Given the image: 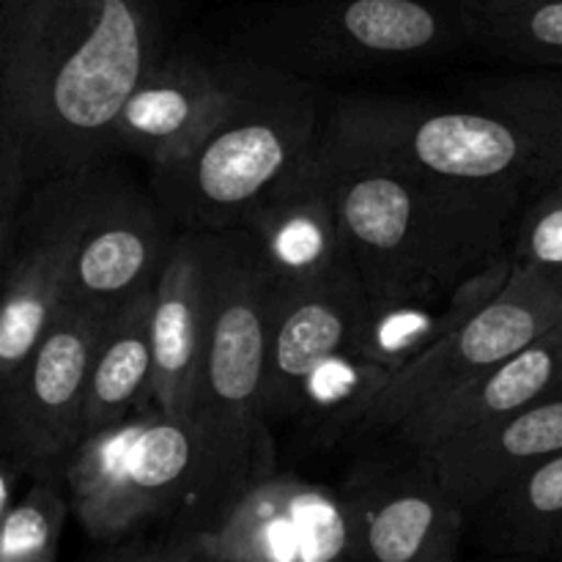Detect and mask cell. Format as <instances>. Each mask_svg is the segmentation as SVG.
<instances>
[{
    "instance_id": "cell-1",
    "label": "cell",
    "mask_w": 562,
    "mask_h": 562,
    "mask_svg": "<svg viewBox=\"0 0 562 562\" xmlns=\"http://www.w3.org/2000/svg\"><path fill=\"white\" fill-rule=\"evenodd\" d=\"M168 49L162 0H0V140L27 187L110 162L121 108Z\"/></svg>"
},
{
    "instance_id": "cell-2",
    "label": "cell",
    "mask_w": 562,
    "mask_h": 562,
    "mask_svg": "<svg viewBox=\"0 0 562 562\" xmlns=\"http://www.w3.org/2000/svg\"><path fill=\"white\" fill-rule=\"evenodd\" d=\"M344 250L371 300L450 291L510 256L525 198L318 137Z\"/></svg>"
},
{
    "instance_id": "cell-3",
    "label": "cell",
    "mask_w": 562,
    "mask_h": 562,
    "mask_svg": "<svg viewBox=\"0 0 562 562\" xmlns=\"http://www.w3.org/2000/svg\"><path fill=\"white\" fill-rule=\"evenodd\" d=\"M324 135L437 179L530 201L562 176V69L472 82L445 102L340 99L324 113Z\"/></svg>"
},
{
    "instance_id": "cell-4",
    "label": "cell",
    "mask_w": 562,
    "mask_h": 562,
    "mask_svg": "<svg viewBox=\"0 0 562 562\" xmlns=\"http://www.w3.org/2000/svg\"><path fill=\"white\" fill-rule=\"evenodd\" d=\"M212 316L190 423L203 448L201 530L278 472L263 412L274 274L245 225L209 231ZM198 530V532H201Z\"/></svg>"
},
{
    "instance_id": "cell-5",
    "label": "cell",
    "mask_w": 562,
    "mask_h": 562,
    "mask_svg": "<svg viewBox=\"0 0 562 562\" xmlns=\"http://www.w3.org/2000/svg\"><path fill=\"white\" fill-rule=\"evenodd\" d=\"M324 113L307 77L234 58L225 108L184 151L148 168V190L176 231L241 225L313 157Z\"/></svg>"
},
{
    "instance_id": "cell-6",
    "label": "cell",
    "mask_w": 562,
    "mask_h": 562,
    "mask_svg": "<svg viewBox=\"0 0 562 562\" xmlns=\"http://www.w3.org/2000/svg\"><path fill=\"white\" fill-rule=\"evenodd\" d=\"M69 505L102 547L137 541L151 527L201 530L203 448L190 420L159 406L80 439L64 464Z\"/></svg>"
},
{
    "instance_id": "cell-7",
    "label": "cell",
    "mask_w": 562,
    "mask_h": 562,
    "mask_svg": "<svg viewBox=\"0 0 562 562\" xmlns=\"http://www.w3.org/2000/svg\"><path fill=\"white\" fill-rule=\"evenodd\" d=\"M461 36V5L448 11L434 0H296L256 16L236 38V58L313 80L439 58Z\"/></svg>"
},
{
    "instance_id": "cell-8",
    "label": "cell",
    "mask_w": 562,
    "mask_h": 562,
    "mask_svg": "<svg viewBox=\"0 0 562 562\" xmlns=\"http://www.w3.org/2000/svg\"><path fill=\"white\" fill-rule=\"evenodd\" d=\"M560 322L562 291L554 274L514 263L508 283L486 305L390 379L357 434L387 437L406 417L475 382Z\"/></svg>"
},
{
    "instance_id": "cell-9",
    "label": "cell",
    "mask_w": 562,
    "mask_h": 562,
    "mask_svg": "<svg viewBox=\"0 0 562 562\" xmlns=\"http://www.w3.org/2000/svg\"><path fill=\"white\" fill-rule=\"evenodd\" d=\"M115 560H357L355 530L340 492H327L274 472L247 492L212 530L170 532L154 543L130 541L108 549Z\"/></svg>"
},
{
    "instance_id": "cell-10",
    "label": "cell",
    "mask_w": 562,
    "mask_h": 562,
    "mask_svg": "<svg viewBox=\"0 0 562 562\" xmlns=\"http://www.w3.org/2000/svg\"><path fill=\"white\" fill-rule=\"evenodd\" d=\"M110 311L66 300L0 395V459L22 475L60 472L82 439L88 376Z\"/></svg>"
},
{
    "instance_id": "cell-11",
    "label": "cell",
    "mask_w": 562,
    "mask_h": 562,
    "mask_svg": "<svg viewBox=\"0 0 562 562\" xmlns=\"http://www.w3.org/2000/svg\"><path fill=\"white\" fill-rule=\"evenodd\" d=\"M97 168L27 192L14 250L0 274V395L69 300V267Z\"/></svg>"
},
{
    "instance_id": "cell-12",
    "label": "cell",
    "mask_w": 562,
    "mask_h": 562,
    "mask_svg": "<svg viewBox=\"0 0 562 562\" xmlns=\"http://www.w3.org/2000/svg\"><path fill=\"white\" fill-rule=\"evenodd\" d=\"M340 499L355 530L357 560L453 562L467 541V510L417 450L404 448L393 461H357Z\"/></svg>"
},
{
    "instance_id": "cell-13",
    "label": "cell",
    "mask_w": 562,
    "mask_h": 562,
    "mask_svg": "<svg viewBox=\"0 0 562 562\" xmlns=\"http://www.w3.org/2000/svg\"><path fill=\"white\" fill-rule=\"evenodd\" d=\"M176 234L151 190L124 181L110 162L99 165L71 256L69 300L115 311L154 289Z\"/></svg>"
},
{
    "instance_id": "cell-14",
    "label": "cell",
    "mask_w": 562,
    "mask_h": 562,
    "mask_svg": "<svg viewBox=\"0 0 562 562\" xmlns=\"http://www.w3.org/2000/svg\"><path fill=\"white\" fill-rule=\"evenodd\" d=\"M368 302L371 296L349 256L318 278L274 289L263 387L269 423L294 420L307 373L327 357L355 349Z\"/></svg>"
},
{
    "instance_id": "cell-15",
    "label": "cell",
    "mask_w": 562,
    "mask_h": 562,
    "mask_svg": "<svg viewBox=\"0 0 562 562\" xmlns=\"http://www.w3.org/2000/svg\"><path fill=\"white\" fill-rule=\"evenodd\" d=\"M231 86L234 58L209 60L170 47L121 108L113 154H135L148 168L176 157L217 119Z\"/></svg>"
},
{
    "instance_id": "cell-16",
    "label": "cell",
    "mask_w": 562,
    "mask_h": 562,
    "mask_svg": "<svg viewBox=\"0 0 562 562\" xmlns=\"http://www.w3.org/2000/svg\"><path fill=\"white\" fill-rule=\"evenodd\" d=\"M212 316L209 231H179L151 307L154 401L170 417L190 420Z\"/></svg>"
},
{
    "instance_id": "cell-17",
    "label": "cell",
    "mask_w": 562,
    "mask_h": 562,
    "mask_svg": "<svg viewBox=\"0 0 562 562\" xmlns=\"http://www.w3.org/2000/svg\"><path fill=\"white\" fill-rule=\"evenodd\" d=\"M562 384V322L464 384L439 404L415 412L387 434L398 448L428 450L536 404Z\"/></svg>"
},
{
    "instance_id": "cell-18",
    "label": "cell",
    "mask_w": 562,
    "mask_h": 562,
    "mask_svg": "<svg viewBox=\"0 0 562 562\" xmlns=\"http://www.w3.org/2000/svg\"><path fill=\"white\" fill-rule=\"evenodd\" d=\"M464 510L549 456L562 453V384L536 404L437 448L417 450Z\"/></svg>"
},
{
    "instance_id": "cell-19",
    "label": "cell",
    "mask_w": 562,
    "mask_h": 562,
    "mask_svg": "<svg viewBox=\"0 0 562 562\" xmlns=\"http://www.w3.org/2000/svg\"><path fill=\"white\" fill-rule=\"evenodd\" d=\"M241 225L256 236L278 285L305 283L346 258L338 214L316 165V151Z\"/></svg>"
},
{
    "instance_id": "cell-20",
    "label": "cell",
    "mask_w": 562,
    "mask_h": 562,
    "mask_svg": "<svg viewBox=\"0 0 562 562\" xmlns=\"http://www.w3.org/2000/svg\"><path fill=\"white\" fill-rule=\"evenodd\" d=\"M510 272L514 258L508 256L450 291L371 300L355 349L395 376L415 357L448 338L477 307L486 305L508 283Z\"/></svg>"
},
{
    "instance_id": "cell-21",
    "label": "cell",
    "mask_w": 562,
    "mask_h": 562,
    "mask_svg": "<svg viewBox=\"0 0 562 562\" xmlns=\"http://www.w3.org/2000/svg\"><path fill=\"white\" fill-rule=\"evenodd\" d=\"M467 541L492 558L562 562V453L472 505Z\"/></svg>"
},
{
    "instance_id": "cell-22",
    "label": "cell",
    "mask_w": 562,
    "mask_h": 562,
    "mask_svg": "<svg viewBox=\"0 0 562 562\" xmlns=\"http://www.w3.org/2000/svg\"><path fill=\"white\" fill-rule=\"evenodd\" d=\"M154 289L110 311L88 376L82 437L157 406L154 401Z\"/></svg>"
},
{
    "instance_id": "cell-23",
    "label": "cell",
    "mask_w": 562,
    "mask_h": 562,
    "mask_svg": "<svg viewBox=\"0 0 562 562\" xmlns=\"http://www.w3.org/2000/svg\"><path fill=\"white\" fill-rule=\"evenodd\" d=\"M390 373L357 349L338 351L318 362L302 384L294 423L322 445L360 431L368 409L390 382Z\"/></svg>"
},
{
    "instance_id": "cell-24",
    "label": "cell",
    "mask_w": 562,
    "mask_h": 562,
    "mask_svg": "<svg viewBox=\"0 0 562 562\" xmlns=\"http://www.w3.org/2000/svg\"><path fill=\"white\" fill-rule=\"evenodd\" d=\"M467 36L530 69H562V0H461Z\"/></svg>"
},
{
    "instance_id": "cell-25",
    "label": "cell",
    "mask_w": 562,
    "mask_h": 562,
    "mask_svg": "<svg viewBox=\"0 0 562 562\" xmlns=\"http://www.w3.org/2000/svg\"><path fill=\"white\" fill-rule=\"evenodd\" d=\"M69 510L60 472L31 475V488L0 516V562H53Z\"/></svg>"
},
{
    "instance_id": "cell-26",
    "label": "cell",
    "mask_w": 562,
    "mask_h": 562,
    "mask_svg": "<svg viewBox=\"0 0 562 562\" xmlns=\"http://www.w3.org/2000/svg\"><path fill=\"white\" fill-rule=\"evenodd\" d=\"M510 258L516 267L562 272V176L525 203L516 220Z\"/></svg>"
},
{
    "instance_id": "cell-27",
    "label": "cell",
    "mask_w": 562,
    "mask_h": 562,
    "mask_svg": "<svg viewBox=\"0 0 562 562\" xmlns=\"http://www.w3.org/2000/svg\"><path fill=\"white\" fill-rule=\"evenodd\" d=\"M16 475H22L16 467H11L9 461L0 459V516L5 514V508L11 505V486H14Z\"/></svg>"
},
{
    "instance_id": "cell-28",
    "label": "cell",
    "mask_w": 562,
    "mask_h": 562,
    "mask_svg": "<svg viewBox=\"0 0 562 562\" xmlns=\"http://www.w3.org/2000/svg\"><path fill=\"white\" fill-rule=\"evenodd\" d=\"M554 280H558V285H560V291H562V272L554 274Z\"/></svg>"
}]
</instances>
